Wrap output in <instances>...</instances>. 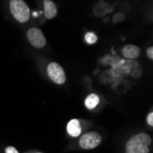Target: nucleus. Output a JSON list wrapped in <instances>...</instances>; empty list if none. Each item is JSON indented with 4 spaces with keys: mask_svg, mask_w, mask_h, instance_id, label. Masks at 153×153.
<instances>
[{
    "mask_svg": "<svg viewBox=\"0 0 153 153\" xmlns=\"http://www.w3.org/2000/svg\"><path fill=\"white\" fill-rule=\"evenodd\" d=\"M151 143L150 137L146 133L133 136L126 144V153H149V146Z\"/></svg>",
    "mask_w": 153,
    "mask_h": 153,
    "instance_id": "f257e3e1",
    "label": "nucleus"
},
{
    "mask_svg": "<svg viewBox=\"0 0 153 153\" xmlns=\"http://www.w3.org/2000/svg\"><path fill=\"white\" fill-rule=\"evenodd\" d=\"M9 11L19 23H26L30 19V10L24 0H9Z\"/></svg>",
    "mask_w": 153,
    "mask_h": 153,
    "instance_id": "f03ea898",
    "label": "nucleus"
},
{
    "mask_svg": "<svg viewBox=\"0 0 153 153\" xmlns=\"http://www.w3.org/2000/svg\"><path fill=\"white\" fill-rule=\"evenodd\" d=\"M47 74L50 79L57 85H62L66 81L63 68L57 62H51L47 67Z\"/></svg>",
    "mask_w": 153,
    "mask_h": 153,
    "instance_id": "7ed1b4c3",
    "label": "nucleus"
},
{
    "mask_svg": "<svg viewBox=\"0 0 153 153\" xmlns=\"http://www.w3.org/2000/svg\"><path fill=\"white\" fill-rule=\"evenodd\" d=\"M102 137L97 132H88L82 135L80 138V147L83 149H92L98 147L101 143Z\"/></svg>",
    "mask_w": 153,
    "mask_h": 153,
    "instance_id": "20e7f679",
    "label": "nucleus"
},
{
    "mask_svg": "<svg viewBox=\"0 0 153 153\" xmlns=\"http://www.w3.org/2000/svg\"><path fill=\"white\" fill-rule=\"evenodd\" d=\"M27 38L30 43L35 48L41 49L46 45V38L43 32L38 27H33L29 29L27 31Z\"/></svg>",
    "mask_w": 153,
    "mask_h": 153,
    "instance_id": "39448f33",
    "label": "nucleus"
},
{
    "mask_svg": "<svg viewBox=\"0 0 153 153\" xmlns=\"http://www.w3.org/2000/svg\"><path fill=\"white\" fill-rule=\"evenodd\" d=\"M122 54L128 60H135L140 55V49L136 45L128 44L122 49Z\"/></svg>",
    "mask_w": 153,
    "mask_h": 153,
    "instance_id": "423d86ee",
    "label": "nucleus"
},
{
    "mask_svg": "<svg viewBox=\"0 0 153 153\" xmlns=\"http://www.w3.org/2000/svg\"><path fill=\"white\" fill-rule=\"evenodd\" d=\"M43 7H44V15L46 19H52L57 16V7L52 0H44L43 1Z\"/></svg>",
    "mask_w": 153,
    "mask_h": 153,
    "instance_id": "0eeeda50",
    "label": "nucleus"
},
{
    "mask_svg": "<svg viewBox=\"0 0 153 153\" xmlns=\"http://www.w3.org/2000/svg\"><path fill=\"white\" fill-rule=\"evenodd\" d=\"M67 131L69 133V135L72 137H78L80 136L81 132H82V128H81V125L78 119H72L70 122L67 125Z\"/></svg>",
    "mask_w": 153,
    "mask_h": 153,
    "instance_id": "6e6552de",
    "label": "nucleus"
},
{
    "mask_svg": "<svg viewBox=\"0 0 153 153\" xmlns=\"http://www.w3.org/2000/svg\"><path fill=\"white\" fill-rule=\"evenodd\" d=\"M129 67V73L134 78H138L142 75V68L137 62H128Z\"/></svg>",
    "mask_w": 153,
    "mask_h": 153,
    "instance_id": "1a4fd4ad",
    "label": "nucleus"
},
{
    "mask_svg": "<svg viewBox=\"0 0 153 153\" xmlns=\"http://www.w3.org/2000/svg\"><path fill=\"white\" fill-rule=\"evenodd\" d=\"M99 104V97L95 94H89L85 99V106L88 109H94L97 105Z\"/></svg>",
    "mask_w": 153,
    "mask_h": 153,
    "instance_id": "9d476101",
    "label": "nucleus"
},
{
    "mask_svg": "<svg viewBox=\"0 0 153 153\" xmlns=\"http://www.w3.org/2000/svg\"><path fill=\"white\" fill-rule=\"evenodd\" d=\"M85 40L88 44H94L97 41V36L94 32H88L85 35Z\"/></svg>",
    "mask_w": 153,
    "mask_h": 153,
    "instance_id": "9b49d317",
    "label": "nucleus"
},
{
    "mask_svg": "<svg viewBox=\"0 0 153 153\" xmlns=\"http://www.w3.org/2000/svg\"><path fill=\"white\" fill-rule=\"evenodd\" d=\"M125 19H126V16H125L124 14L121 13V12H118V13L115 14V16L113 17V22L115 24L120 23V22L124 21Z\"/></svg>",
    "mask_w": 153,
    "mask_h": 153,
    "instance_id": "f8f14e48",
    "label": "nucleus"
},
{
    "mask_svg": "<svg viewBox=\"0 0 153 153\" xmlns=\"http://www.w3.org/2000/svg\"><path fill=\"white\" fill-rule=\"evenodd\" d=\"M147 122H148V124L149 125L150 127L153 126V113L152 112H150L148 115V117H147Z\"/></svg>",
    "mask_w": 153,
    "mask_h": 153,
    "instance_id": "ddd939ff",
    "label": "nucleus"
},
{
    "mask_svg": "<svg viewBox=\"0 0 153 153\" xmlns=\"http://www.w3.org/2000/svg\"><path fill=\"white\" fill-rule=\"evenodd\" d=\"M5 152L6 153H19V151L16 149V148H14V147H7V148H6Z\"/></svg>",
    "mask_w": 153,
    "mask_h": 153,
    "instance_id": "4468645a",
    "label": "nucleus"
},
{
    "mask_svg": "<svg viewBox=\"0 0 153 153\" xmlns=\"http://www.w3.org/2000/svg\"><path fill=\"white\" fill-rule=\"evenodd\" d=\"M147 55L150 60L153 59V47H149L147 49Z\"/></svg>",
    "mask_w": 153,
    "mask_h": 153,
    "instance_id": "2eb2a0df",
    "label": "nucleus"
},
{
    "mask_svg": "<svg viewBox=\"0 0 153 153\" xmlns=\"http://www.w3.org/2000/svg\"><path fill=\"white\" fill-rule=\"evenodd\" d=\"M38 153H40V152H38Z\"/></svg>",
    "mask_w": 153,
    "mask_h": 153,
    "instance_id": "dca6fc26",
    "label": "nucleus"
}]
</instances>
